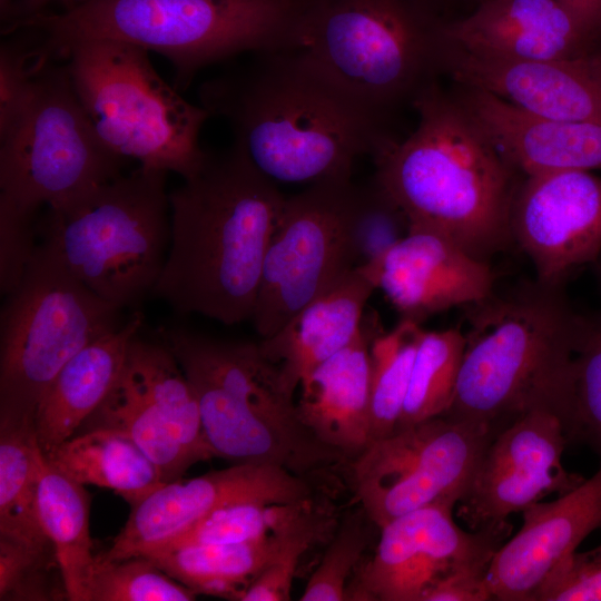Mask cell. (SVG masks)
<instances>
[{
    "label": "cell",
    "mask_w": 601,
    "mask_h": 601,
    "mask_svg": "<svg viewBox=\"0 0 601 601\" xmlns=\"http://www.w3.org/2000/svg\"><path fill=\"white\" fill-rule=\"evenodd\" d=\"M46 460L69 479L111 490L131 506L165 483L142 451L111 428H91L72 436Z\"/></svg>",
    "instance_id": "obj_28"
},
{
    "label": "cell",
    "mask_w": 601,
    "mask_h": 601,
    "mask_svg": "<svg viewBox=\"0 0 601 601\" xmlns=\"http://www.w3.org/2000/svg\"><path fill=\"white\" fill-rule=\"evenodd\" d=\"M531 601H601V544L563 559Z\"/></svg>",
    "instance_id": "obj_42"
},
{
    "label": "cell",
    "mask_w": 601,
    "mask_h": 601,
    "mask_svg": "<svg viewBox=\"0 0 601 601\" xmlns=\"http://www.w3.org/2000/svg\"><path fill=\"white\" fill-rule=\"evenodd\" d=\"M581 26L599 39L601 36V0H558Z\"/></svg>",
    "instance_id": "obj_46"
},
{
    "label": "cell",
    "mask_w": 601,
    "mask_h": 601,
    "mask_svg": "<svg viewBox=\"0 0 601 601\" xmlns=\"http://www.w3.org/2000/svg\"><path fill=\"white\" fill-rule=\"evenodd\" d=\"M90 0H0V16L2 33L6 35L19 23L37 14L46 12V9L57 3L61 7V12L77 9Z\"/></svg>",
    "instance_id": "obj_45"
},
{
    "label": "cell",
    "mask_w": 601,
    "mask_h": 601,
    "mask_svg": "<svg viewBox=\"0 0 601 601\" xmlns=\"http://www.w3.org/2000/svg\"><path fill=\"white\" fill-rule=\"evenodd\" d=\"M381 331L376 317H364L356 337L316 366L298 386L296 406L302 423L346 463L371 443L370 345Z\"/></svg>",
    "instance_id": "obj_23"
},
{
    "label": "cell",
    "mask_w": 601,
    "mask_h": 601,
    "mask_svg": "<svg viewBox=\"0 0 601 601\" xmlns=\"http://www.w3.org/2000/svg\"><path fill=\"white\" fill-rule=\"evenodd\" d=\"M371 524L362 506L347 513L316 570L309 577L302 601H344L346 589L368 545Z\"/></svg>",
    "instance_id": "obj_38"
},
{
    "label": "cell",
    "mask_w": 601,
    "mask_h": 601,
    "mask_svg": "<svg viewBox=\"0 0 601 601\" xmlns=\"http://www.w3.org/2000/svg\"><path fill=\"white\" fill-rule=\"evenodd\" d=\"M463 308L465 349L443 415L493 437L526 413L546 411L562 421L572 444L573 366L583 315L564 285L524 279Z\"/></svg>",
    "instance_id": "obj_3"
},
{
    "label": "cell",
    "mask_w": 601,
    "mask_h": 601,
    "mask_svg": "<svg viewBox=\"0 0 601 601\" xmlns=\"http://www.w3.org/2000/svg\"><path fill=\"white\" fill-rule=\"evenodd\" d=\"M184 180L169 193L170 246L152 294L179 314L250 319L286 197L234 146L207 151Z\"/></svg>",
    "instance_id": "obj_2"
},
{
    "label": "cell",
    "mask_w": 601,
    "mask_h": 601,
    "mask_svg": "<svg viewBox=\"0 0 601 601\" xmlns=\"http://www.w3.org/2000/svg\"><path fill=\"white\" fill-rule=\"evenodd\" d=\"M447 45L496 60L575 58L598 40L558 0H480L466 16L446 20Z\"/></svg>",
    "instance_id": "obj_20"
},
{
    "label": "cell",
    "mask_w": 601,
    "mask_h": 601,
    "mask_svg": "<svg viewBox=\"0 0 601 601\" xmlns=\"http://www.w3.org/2000/svg\"><path fill=\"white\" fill-rule=\"evenodd\" d=\"M442 75L546 118L601 126V50L568 59L508 61L443 45Z\"/></svg>",
    "instance_id": "obj_18"
},
{
    "label": "cell",
    "mask_w": 601,
    "mask_h": 601,
    "mask_svg": "<svg viewBox=\"0 0 601 601\" xmlns=\"http://www.w3.org/2000/svg\"><path fill=\"white\" fill-rule=\"evenodd\" d=\"M196 593L144 555L107 560L97 555L87 601H190Z\"/></svg>",
    "instance_id": "obj_35"
},
{
    "label": "cell",
    "mask_w": 601,
    "mask_h": 601,
    "mask_svg": "<svg viewBox=\"0 0 601 601\" xmlns=\"http://www.w3.org/2000/svg\"><path fill=\"white\" fill-rule=\"evenodd\" d=\"M464 349L465 335L460 327L424 329L397 427L447 412L455 396Z\"/></svg>",
    "instance_id": "obj_34"
},
{
    "label": "cell",
    "mask_w": 601,
    "mask_h": 601,
    "mask_svg": "<svg viewBox=\"0 0 601 601\" xmlns=\"http://www.w3.org/2000/svg\"><path fill=\"white\" fill-rule=\"evenodd\" d=\"M204 81L199 105L221 117L234 147L275 184L351 179L357 158L394 138L387 122L292 50L260 51Z\"/></svg>",
    "instance_id": "obj_1"
},
{
    "label": "cell",
    "mask_w": 601,
    "mask_h": 601,
    "mask_svg": "<svg viewBox=\"0 0 601 601\" xmlns=\"http://www.w3.org/2000/svg\"><path fill=\"white\" fill-rule=\"evenodd\" d=\"M0 46V135L24 109L38 72L50 61L42 50L41 33L29 27L7 35Z\"/></svg>",
    "instance_id": "obj_39"
},
{
    "label": "cell",
    "mask_w": 601,
    "mask_h": 601,
    "mask_svg": "<svg viewBox=\"0 0 601 601\" xmlns=\"http://www.w3.org/2000/svg\"><path fill=\"white\" fill-rule=\"evenodd\" d=\"M126 158L98 138L66 63L48 62L13 125L0 135V203L37 215L121 175Z\"/></svg>",
    "instance_id": "obj_10"
},
{
    "label": "cell",
    "mask_w": 601,
    "mask_h": 601,
    "mask_svg": "<svg viewBox=\"0 0 601 601\" xmlns=\"http://www.w3.org/2000/svg\"><path fill=\"white\" fill-rule=\"evenodd\" d=\"M86 423L126 435L154 463L165 482L179 480L197 463L176 440L126 361L115 385Z\"/></svg>",
    "instance_id": "obj_32"
},
{
    "label": "cell",
    "mask_w": 601,
    "mask_h": 601,
    "mask_svg": "<svg viewBox=\"0 0 601 601\" xmlns=\"http://www.w3.org/2000/svg\"><path fill=\"white\" fill-rule=\"evenodd\" d=\"M312 508L313 504L280 530L259 539L162 550L144 556L197 595L242 601L247 588L278 555L293 526Z\"/></svg>",
    "instance_id": "obj_27"
},
{
    "label": "cell",
    "mask_w": 601,
    "mask_h": 601,
    "mask_svg": "<svg viewBox=\"0 0 601 601\" xmlns=\"http://www.w3.org/2000/svg\"><path fill=\"white\" fill-rule=\"evenodd\" d=\"M167 171L121 174L37 218L38 244L104 300L124 309L152 294L170 246Z\"/></svg>",
    "instance_id": "obj_7"
},
{
    "label": "cell",
    "mask_w": 601,
    "mask_h": 601,
    "mask_svg": "<svg viewBox=\"0 0 601 601\" xmlns=\"http://www.w3.org/2000/svg\"><path fill=\"white\" fill-rule=\"evenodd\" d=\"M43 460L33 418H0V541L51 553L38 515Z\"/></svg>",
    "instance_id": "obj_29"
},
{
    "label": "cell",
    "mask_w": 601,
    "mask_h": 601,
    "mask_svg": "<svg viewBox=\"0 0 601 601\" xmlns=\"http://www.w3.org/2000/svg\"><path fill=\"white\" fill-rule=\"evenodd\" d=\"M37 215L0 203V290L8 295L21 282L37 249Z\"/></svg>",
    "instance_id": "obj_43"
},
{
    "label": "cell",
    "mask_w": 601,
    "mask_h": 601,
    "mask_svg": "<svg viewBox=\"0 0 601 601\" xmlns=\"http://www.w3.org/2000/svg\"><path fill=\"white\" fill-rule=\"evenodd\" d=\"M0 319V417L33 418L49 385L88 344L125 321L39 244Z\"/></svg>",
    "instance_id": "obj_9"
},
{
    "label": "cell",
    "mask_w": 601,
    "mask_h": 601,
    "mask_svg": "<svg viewBox=\"0 0 601 601\" xmlns=\"http://www.w3.org/2000/svg\"><path fill=\"white\" fill-rule=\"evenodd\" d=\"M142 319L140 312H134L121 325L78 352L53 378L33 416L45 457L72 437L108 395Z\"/></svg>",
    "instance_id": "obj_26"
},
{
    "label": "cell",
    "mask_w": 601,
    "mask_h": 601,
    "mask_svg": "<svg viewBox=\"0 0 601 601\" xmlns=\"http://www.w3.org/2000/svg\"><path fill=\"white\" fill-rule=\"evenodd\" d=\"M423 332L420 323L401 318L394 328L382 329L371 342V442L390 435L398 425Z\"/></svg>",
    "instance_id": "obj_33"
},
{
    "label": "cell",
    "mask_w": 601,
    "mask_h": 601,
    "mask_svg": "<svg viewBox=\"0 0 601 601\" xmlns=\"http://www.w3.org/2000/svg\"><path fill=\"white\" fill-rule=\"evenodd\" d=\"M160 338L189 380L214 385L268 420L314 436L298 416L279 365L259 343L221 341L181 327L162 328Z\"/></svg>",
    "instance_id": "obj_22"
},
{
    "label": "cell",
    "mask_w": 601,
    "mask_h": 601,
    "mask_svg": "<svg viewBox=\"0 0 601 601\" xmlns=\"http://www.w3.org/2000/svg\"><path fill=\"white\" fill-rule=\"evenodd\" d=\"M126 365L195 461L215 457L204 434L196 392L167 344L147 339L138 332L130 342Z\"/></svg>",
    "instance_id": "obj_31"
},
{
    "label": "cell",
    "mask_w": 601,
    "mask_h": 601,
    "mask_svg": "<svg viewBox=\"0 0 601 601\" xmlns=\"http://www.w3.org/2000/svg\"><path fill=\"white\" fill-rule=\"evenodd\" d=\"M490 563L460 568L440 580L423 601H486L492 600L486 574Z\"/></svg>",
    "instance_id": "obj_44"
},
{
    "label": "cell",
    "mask_w": 601,
    "mask_h": 601,
    "mask_svg": "<svg viewBox=\"0 0 601 601\" xmlns=\"http://www.w3.org/2000/svg\"><path fill=\"white\" fill-rule=\"evenodd\" d=\"M189 382L197 395L205 437L216 456L233 464L274 465L306 477L345 462L316 437L268 420L214 385Z\"/></svg>",
    "instance_id": "obj_24"
},
{
    "label": "cell",
    "mask_w": 601,
    "mask_h": 601,
    "mask_svg": "<svg viewBox=\"0 0 601 601\" xmlns=\"http://www.w3.org/2000/svg\"><path fill=\"white\" fill-rule=\"evenodd\" d=\"M60 571L56 553H38L22 545L0 541V600H61L67 591L52 580ZM61 572V571H60Z\"/></svg>",
    "instance_id": "obj_40"
},
{
    "label": "cell",
    "mask_w": 601,
    "mask_h": 601,
    "mask_svg": "<svg viewBox=\"0 0 601 601\" xmlns=\"http://www.w3.org/2000/svg\"><path fill=\"white\" fill-rule=\"evenodd\" d=\"M445 23L437 0H302L286 50L388 121L442 75Z\"/></svg>",
    "instance_id": "obj_6"
},
{
    "label": "cell",
    "mask_w": 601,
    "mask_h": 601,
    "mask_svg": "<svg viewBox=\"0 0 601 601\" xmlns=\"http://www.w3.org/2000/svg\"><path fill=\"white\" fill-rule=\"evenodd\" d=\"M510 231L535 278L563 284L601 256V176L559 170L523 176L513 195Z\"/></svg>",
    "instance_id": "obj_15"
},
{
    "label": "cell",
    "mask_w": 601,
    "mask_h": 601,
    "mask_svg": "<svg viewBox=\"0 0 601 601\" xmlns=\"http://www.w3.org/2000/svg\"><path fill=\"white\" fill-rule=\"evenodd\" d=\"M302 0H90L21 23L42 35L46 55L62 60L72 45L127 42L167 58L185 90L203 68L245 52L288 49ZM13 29V30H14Z\"/></svg>",
    "instance_id": "obj_5"
},
{
    "label": "cell",
    "mask_w": 601,
    "mask_h": 601,
    "mask_svg": "<svg viewBox=\"0 0 601 601\" xmlns=\"http://www.w3.org/2000/svg\"><path fill=\"white\" fill-rule=\"evenodd\" d=\"M521 513L520 530L490 562L486 580L492 600L531 601L548 574L591 532L601 530V456L590 479Z\"/></svg>",
    "instance_id": "obj_19"
},
{
    "label": "cell",
    "mask_w": 601,
    "mask_h": 601,
    "mask_svg": "<svg viewBox=\"0 0 601 601\" xmlns=\"http://www.w3.org/2000/svg\"><path fill=\"white\" fill-rule=\"evenodd\" d=\"M62 59L90 125L108 149L184 179L199 169L207 152L199 134L210 115L160 77L148 51L95 39L72 45Z\"/></svg>",
    "instance_id": "obj_8"
},
{
    "label": "cell",
    "mask_w": 601,
    "mask_h": 601,
    "mask_svg": "<svg viewBox=\"0 0 601 601\" xmlns=\"http://www.w3.org/2000/svg\"><path fill=\"white\" fill-rule=\"evenodd\" d=\"M437 1L440 2L441 0H437Z\"/></svg>",
    "instance_id": "obj_47"
},
{
    "label": "cell",
    "mask_w": 601,
    "mask_h": 601,
    "mask_svg": "<svg viewBox=\"0 0 601 601\" xmlns=\"http://www.w3.org/2000/svg\"><path fill=\"white\" fill-rule=\"evenodd\" d=\"M569 444L564 424L553 413L532 411L519 417L485 446L455 505L456 515L471 531L506 536L511 514L583 482L563 466Z\"/></svg>",
    "instance_id": "obj_13"
},
{
    "label": "cell",
    "mask_w": 601,
    "mask_h": 601,
    "mask_svg": "<svg viewBox=\"0 0 601 601\" xmlns=\"http://www.w3.org/2000/svg\"><path fill=\"white\" fill-rule=\"evenodd\" d=\"M492 436L444 415L397 427L348 461L352 489L376 528L439 503H456Z\"/></svg>",
    "instance_id": "obj_12"
},
{
    "label": "cell",
    "mask_w": 601,
    "mask_h": 601,
    "mask_svg": "<svg viewBox=\"0 0 601 601\" xmlns=\"http://www.w3.org/2000/svg\"><path fill=\"white\" fill-rule=\"evenodd\" d=\"M362 267L401 318L420 324L437 313L474 304L495 288L489 262L471 256L443 233L417 224Z\"/></svg>",
    "instance_id": "obj_17"
},
{
    "label": "cell",
    "mask_w": 601,
    "mask_h": 601,
    "mask_svg": "<svg viewBox=\"0 0 601 601\" xmlns=\"http://www.w3.org/2000/svg\"><path fill=\"white\" fill-rule=\"evenodd\" d=\"M415 130L374 158V178L411 224L434 228L489 262L513 245L510 209L523 176L495 150L439 81L412 102Z\"/></svg>",
    "instance_id": "obj_4"
},
{
    "label": "cell",
    "mask_w": 601,
    "mask_h": 601,
    "mask_svg": "<svg viewBox=\"0 0 601 601\" xmlns=\"http://www.w3.org/2000/svg\"><path fill=\"white\" fill-rule=\"evenodd\" d=\"M375 290L366 269L357 267L275 334L262 338L264 354L279 365L292 393L316 366L356 337L363 326L366 303Z\"/></svg>",
    "instance_id": "obj_25"
},
{
    "label": "cell",
    "mask_w": 601,
    "mask_h": 601,
    "mask_svg": "<svg viewBox=\"0 0 601 601\" xmlns=\"http://www.w3.org/2000/svg\"><path fill=\"white\" fill-rule=\"evenodd\" d=\"M411 220L394 197L373 177L356 185L352 249L355 268L365 266L401 240Z\"/></svg>",
    "instance_id": "obj_37"
},
{
    "label": "cell",
    "mask_w": 601,
    "mask_h": 601,
    "mask_svg": "<svg viewBox=\"0 0 601 601\" xmlns=\"http://www.w3.org/2000/svg\"><path fill=\"white\" fill-rule=\"evenodd\" d=\"M356 185L332 179L286 198L265 254L252 323L262 338L355 269Z\"/></svg>",
    "instance_id": "obj_11"
},
{
    "label": "cell",
    "mask_w": 601,
    "mask_h": 601,
    "mask_svg": "<svg viewBox=\"0 0 601 601\" xmlns=\"http://www.w3.org/2000/svg\"><path fill=\"white\" fill-rule=\"evenodd\" d=\"M306 476L286 469L242 463L186 481L165 482L131 506L107 560L146 555L207 514L234 504H293L313 500Z\"/></svg>",
    "instance_id": "obj_16"
},
{
    "label": "cell",
    "mask_w": 601,
    "mask_h": 601,
    "mask_svg": "<svg viewBox=\"0 0 601 601\" xmlns=\"http://www.w3.org/2000/svg\"><path fill=\"white\" fill-rule=\"evenodd\" d=\"M601 292V256L593 264ZM575 425L572 443L585 444L601 456V307L583 315L574 355Z\"/></svg>",
    "instance_id": "obj_36"
},
{
    "label": "cell",
    "mask_w": 601,
    "mask_h": 601,
    "mask_svg": "<svg viewBox=\"0 0 601 601\" xmlns=\"http://www.w3.org/2000/svg\"><path fill=\"white\" fill-rule=\"evenodd\" d=\"M454 508L450 502L430 504L380 528L376 548L354 572L346 600L423 601L451 572L490 563L505 536L463 530Z\"/></svg>",
    "instance_id": "obj_14"
},
{
    "label": "cell",
    "mask_w": 601,
    "mask_h": 601,
    "mask_svg": "<svg viewBox=\"0 0 601 601\" xmlns=\"http://www.w3.org/2000/svg\"><path fill=\"white\" fill-rule=\"evenodd\" d=\"M502 158L521 176L601 169V126L561 121L519 108L480 88L451 89Z\"/></svg>",
    "instance_id": "obj_21"
},
{
    "label": "cell",
    "mask_w": 601,
    "mask_h": 601,
    "mask_svg": "<svg viewBox=\"0 0 601 601\" xmlns=\"http://www.w3.org/2000/svg\"><path fill=\"white\" fill-rule=\"evenodd\" d=\"M322 524L321 514L311 509L293 526L278 555L247 588L242 601L290 600L300 558L319 534Z\"/></svg>",
    "instance_id": "obj_41"
},
{
    "label": "cell",
    "mask_w": 601,
    "mask_h": 601,
    "mask_svg": "<svg viewBox=\"0 0 601 601\" xmlns=\"http://www.w3.org/2000/svg\"><path fill=\"white\" fill-rule=\"evenodd\" d=\"M90 497L45 457L38 487V515L51 542L68 600L87 601V585L97 555L89 532Z\"/></svg>",
    "instance_id": "obj_30"
}]
</instances>
